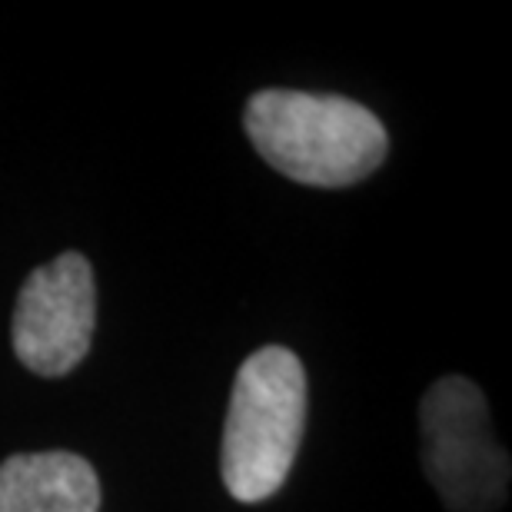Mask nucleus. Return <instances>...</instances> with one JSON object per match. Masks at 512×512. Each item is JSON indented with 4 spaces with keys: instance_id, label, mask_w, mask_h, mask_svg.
I'll return each instance as SVG.
<instances>
[{
    "instance_id": "f257e3e1",
    "label": "nucleus",
    "mask_w": 512,
    "mask_h": 512,
    "mask_svg": "<svg viewBox=\"0 0 512 512\" xmlns=\"http://www.w3.org/2000/svg\"><path fill=\"white\" fill-rule=\"evenodd\" d=\"M243 124L256 153L306 187H350L386 160L389 137L373 110L356 100L303 90H260Z\"/></svg>"
},
{
    "instance_id": "f03ea898",
    "label": "nucleus",
    "mask_w": 512,
    "mask_h": 512,
    "mask_svg": "<svg viewBox=\"0 0 512 512\" xmlns=\"http://www.w3.org/2000/svg\"><path fill=\"white\" fill-rule=\"evenodd\" d=\"M306 426V373L296 353L263 346L240 366L223 429V483L240 503L280 493Z\"/></svg>"
},
{
    "instance_id": "7ed1b4c3",
    "label": "nucleus",
    "mask_w": 512,
    "mask_h": 512,
    "mask_svg": "<svg viewBox=\"0 0 512 512\" xmlns=\"http://www.w3.org/2000/svg\"><path fill=\"white\" fill-rule=\"evenodd\" d=\"M423 469L449 512H496L509 493V453L473 380L443 376L419 406Z\"/></svg>"
},
{
    "instance_id": "20e7f679",
    "label": "nucleus",
    "mask_w": 512,
    "mask_h": 512,
    "mask_svg": "<svg viewBox=\"0 0 512 512\" xmlns=\"http://www.w3.org/2000/svg\"><path fill=\"white\" fill-rule=\"evenodd\" d=\"M97 326L94 266L60 253L27 276L14 310V353L40 376H64L87 356Z\"/></svg>"
},
{
    "instance_id": "39448f33",
    "label": "nucleus",
    "mask_w": 512,
    "mask_h": 512,
    "mask_svg": "<svg viewBox=\"0 0 512 512\" xmlns=\"http://www.w3.org/2000/svg\"><path fill=\"white\" fill-rule=\"evenodd\" d=\"M100 479L84 456L20 453L0 463V512H97Z\"/></svg>"
}]
</instances>
